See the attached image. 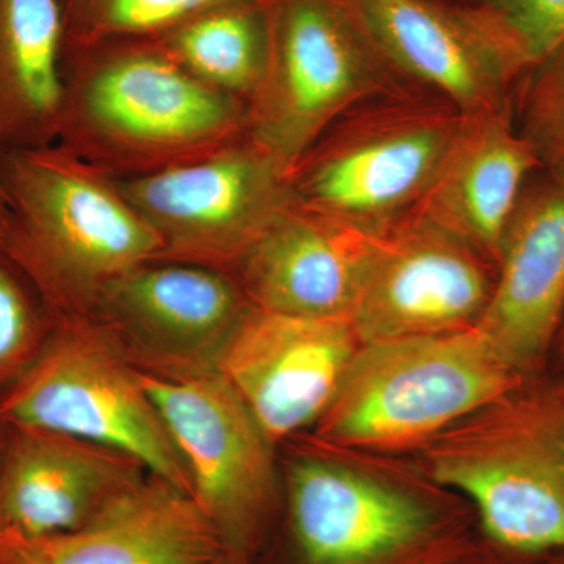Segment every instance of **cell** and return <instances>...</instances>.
Here are the masks:
<instances>
[{"instance_id": "obj_1", "label": "cell", "mask_w": 564, "mask_h": 564, "mask_svg": "<svg viewBox=\"0 0 564 564\" xmlns=\"http://www.w3.org/2000/svg\"><path fill=\"white\" fill-rule=\"evenodd\" d=\"M281 543L273 564H459L469 554L459 497L388 456L310 434L282 444Z\"/></svg>"}, {"instance_id": "obj_2", "label": "cell", "mask_w": 564, "mask_h": 564, "mask_svg": "<svg viewBox=\"0 0 564 564\" xmlns=\"http://www.w3.org/2000/svg\"><path fill=\"white\" fill-rule=\"evenodd\" d=\"M247 104L207 87L155 40L66 50L58 147L115 177L147 176L247 135Z\"/></svg>"}, {"instance_id": "obj_3", "label": "cell", "mask_w": 564, "mask_h": 564, "mask_svg": "<svg viewBox=\"0 0 564 564\" xmlns=\"http://www.w3.org/2000/svg\"><path fill=\"white\" fill-rule=\"evenodd\" d=\"M0 251L54 318L87 317L109 282L162 258V242L115 177L57 143L6 148Z\"/></svg>"}, {"instance_id": "obj_4", "label": "cell", "mask_w": 564, "mask_h": 564, "mask_svg": "<svg viewBox=\"0 0 564 564\" xmlns=\"http://www.w3.org/2000/svg\"><path fill=\"white\" fill-rule=\"evenodd\" d=\"M422 473L508 554H564V395L527 378L421 448Z\"/></svg>"}, {"instance_id": "obj_5", "label": "cell", "mask_w": 564, "mask_h": 564, "mask_svg": "<svg viewBox=\"0 0 564 564\" xmlns=\"http://www.w3.org/2000/svg\"><path fill=\"white\" fill-rule=\"evenodd\" d=\"M524 380L505 366L477 326L364 343L310 436L361 454L421 451Z\"/></svg>"}, {"instance_id": "obj_6", "label": "cell", "mask_w": 564, "mask_h": 564, "mask_svg": "<svg viewBox=\"0 0 564 564\" xmlns=\"http://www.w3.org/2000/svg\"><path fill=\"white\" fill-rule=\"evenodd\" d=\"M269 62L247 135L288 176L304 151L362 104L408 95L351 0H265Z\"/></svg>"}, {"instance_id": "obj_7", "label": "cell", "mask_w": 564, "mask_h": 564, "mask_svg": "<svg viewBox=\"0 0 564 564\" xmlns=\"http://www.w3.org/2000/svg\"><path fill=\"white\" fill-rule=\"evenodd\" d=\"M441 99L388 96L348 111L288 174L293 199L372 236L417 209L462 131Z\"/></svg>"}, {"instance_id": "obj_8", "label": "cell", "mask_w": 564, "mask_h": 564, "mask_svg": "<svg viewBox=\"0 0 564 564\" xmlns=\"http://www.w3.org/2000/svg\"><path fill=\"white\" fill-rule=\"evenodd\" d=\"M0 419L115 448L193 496L184 458L140 373L88 317L54 318L36 358L0 395Z\"/></svg>"}, {"instance_id": "obj_9", "label": "cell", "mask_w": 564, "mask_h": 564, "mask_svg": "<svg viewBox=\"0 0 564 564\" xmlns=\"http://www.w3.org/2000/svg\"><path fill=\"white\" fill-rule=\"evenodd\" d=\"M140 378L180 448L196 502L228 551L258 563L281 518L276 445L221 373Z\"/></svg>"}, {"instance_id": "obj_10", "label": "cell", "mask_w": 564, "mask_h": 564, "mask_svg": "<svg viewBox=\"0 0 564 564\" xmlns=\"http://www.w3.org/2000/svg\"><path fill=\"white\" fill-rule=\"evenodd\" d=\"M115 181L161 239V259L229 273L295 202L288 176L248 135L173 169Z\"/></svg>"}, {"instance_id": "obj_11", "label": "cell", "mask_w": 564, "mask_h": 564, "mask_svg": "<svg viewBox=\"0 0 564 564\" xmlns=\"http://www.w3.org/2000/svg\"><path fill=\"white\" fill-rule=\"evenodd\" d=\"M252 310L232 273L154 259L109 282L87 317L137 372L181 380L220 373Z\"/></svg>"}, {"instance_id": "obj_12", "label": "cell", "mask_w": 564, "mask_h": 564, "mask_svg": "<svg viewBox=\"0 0 564 564\" xmlns=\"http://www.w3.org/2000/svg\"><path fill=\"white\" fill-rule=\"evenodd\" d=\"M393 73L464 117L514 109L532 68L513 33L485 7L454 0H351Z\"/></svg>"}, {"instance_id": "obj_13", "label": "cell", "mask_w": 564, "mask_h": 564, "mask_svg": "<svg viewBox=\"0 0 564 564\" xmlns=\"http://www.w3.org/2000/svg\"><path fill=\"white\" fill-rule=\"evenodd\" d=\"M496 265L414 210L375 237L350 321L361 343L466 332L478 325Z\"/></svg>"}, {"instance_id": "obj_14", "label": "cell", "mask_w": 564, "mask_h": 564, "mask_svg": "<svg viewBox=\"0 0 564 564\" xmlns=\"http://www.w3.org/2000/svg\"><path fill=\"white\" fill-rule=\"evenodd\" d=\"M350 317L252 310L220 373L276 447L313 432L361 347Z\"/></svg>"}, {"instance_id": "obj_15", "label": "cell", "mask_w": 564, "mask_h": 564, "mask_svg": "<svg viewBox=\"0 0 564 564\" xmlns=\"http://www.w3.org/2000/svg\"><path fill=\"white\" fill-rule=\"evenodd\" d=\"M6 423L0 527L32 540L77 532L150 474L139 459L106 445Z\"/></svg>"}, {"instance_id": "obj_16", "label": "cell", "mask_w": 564, "mask_h": 564, "mask_svg": "<svg viewBox=\"0 0 564 564\" xmlns=\"http://www.w3.org/2000/svg\"><path fill=\"white\" fill-rule=\"evenodd\" d=\"M564 321V185L522 193L503 236L491 299L477 329L519 377L543 375Z\"/></svg>"}, {"instance_id": "obj_17", "label": "cell", "mask_w": 564, "mask_h": 564, "mask_svg": "<svg viewBox=\"0 0 564 564\" xmlns=\"http://www.w3.org/2000/svg\"><path fill=\"white\" fill-rule=\"evenodd\" d=\"M375 237L293 202L232 274L256 310L350 317Z\"/></svg>"}, {"instance_id": "obj_18", "label": "cell", "mask_w": 564, "mask_h": 564, "mask_svg": "<svg viewBox=\"0 0 564 564\" xmlns=\"http://www.w3.org/2000/svg\"><path fill=\"white\" fill-rule=\"evenodd\" d=\"M534 170L540 165L514 126V109L466 117L415 210L473 245L497 269L505 232Z\"/></svg>"}, {"instance_id": "obj_19", "label": "cell", "mask_w": 564, "mask_h": 564, "mask_svg": "<svg viewBox=\"0 0 564 564\" xmlns=\"http://www.w3.org/2000/svg\"><path fill=\"white\" fill-rule=\"evenodd\" d=\"M40 541L47 564H212L228 551L195 497L151 473L90 524Z\"/></svg>"}, {"instance_id": "obj_20", "label": "cell", "mask_w": 564, "mask_h": 564, "mask_svg": "<svg viewBox=\"0 0 564 564\" xmlns=\"http://www.w3.org/2000/svg\"><path fill=\"white\" fill-rule=\"evenodd\" d=\"M66 32L61 0H0V141H57Z\"/></svg>"}, {"instance_id": "obj_21", "label": "cell", "mask_w": 564, "mask_h": 564, "mask_svg": "<svg viewBox=\"0 0 564 564\" xmlns=\"http://www.w3.org/2000/svg\"><path fill=\"white\" fill-rule=\"evenodd\" d=\"M154 40L193 77L248 106L269 62L265 0L210 7Z\"/></svg>"}, {"instance_id": "obj_22", "label": "cell", "mask_w": 564, "mask_h": 564, "mask_svg": "<svg viewBox=\"0 0 564 564\" xmlns=\"http://www.w3.org/2000/svg\"><path fill=\"white\" fill-rule=\"evenodd\" d=\"M66 50L154 40L199 11L236 0H61Z\"/></svg>"}, {"instance_id": "obj_23", "label": "cell", "mask_w": 564, "mask_h": 564, "mask_svg": "<svg viewBox=\"0 0 564 564\" xmlns=\"http://www.w3.org/2000/svg\"><path fill=\"white\" fill-rule=\"evenodd\" d=\"M518 99V128L540 170L564 185V40L525 74Z\"/></svg>"}, {"instance_id": "obj_24", "label": "cell", "mask_w": 564, "mask_h": 564, "mask_svg": "<svg viewBox=\"0 0 564 564\" xmlns=\"http://www.w3.org/2000/svg\"><path fill=\"white\" fill-rule=\"evenodd\" d=\"M52 322L31 282L0 251V395L36 358Z\"/></svg>"}, {"instance_id": "obj_25", "label": "cell", "mask_w": 564, "mask_h": 564, "mask_svg": "<svg viewBox=\"0 0 564 564\" xmlns=\"http://www.w3.org/2000/svg\"><path fill=\"white\" fill-rule=\"evenodd\" d=\"M492 11L532 66L564 40V0H470Z\"/></svg>"}, {"instance_id": "obj_26", "label": "cell", "mask_w": 564, "mask_h": 564, "mask_svg": "<svg viewBox=\"0 0 564 564\" xmlns=\"http://www.w3.org/2000/svg\"><path fill=\"white\" fill-rule=\"evenodd\" d=\"M0 564H47L40 540L0 527Z\"/></svg>"}, {"instance_id": "obj_27", "label": "cell", "mask_w": 564, "mask_h": 564, "mask_svg": "<svg viewBox=\"0 0 564 564\" xmlns=\"http://www.w3.org/2000/svg\"><path fill=\"white\" fill-rule=\"evenodd\" d=\"M547 366L551 367L549 380L560 386V388H564V321L560 326L558 334H556L554 345H552Z\"/></svg>"}, {"instance_id": "obj_28", "label": "cell", "mask_w": 564, "mask_h": 564, "mask_svg": "<svg viewBox=\"0 0 564 564\" xmlns=\"http://www.w3.org/2000/svg\"><path fill=\"white\" fill-rule=\"evenodd\" d=\"M3 151H6V147H3L2 141H0V243H2L3 229H6V218H7L6 191H3V177H2Z\"/></svg>"}, {"instance_id": "obj_29", "label": "cell", "mask_w": 564, "mask_h": 564, "mask_svg": "<svg viewBox=\"0 0 564 564\" xmlns=\"http://www.w3.org/2000/svg\"><path fill=\"white\" fill-rule=\"evenodd\" d=\"M212 564H258L254 560L247 558V556L234 554L231 551H225Z\"/></svg>"}, {"instance_id": "obj_30", "label": "cell", "mask_w": 564, "mask_h": 564, "mask_svg": "<svg viewBox=\"0 0 564 564\" xmlns=\"http://www.w3.org/2000/svg\"><path fill=\"white\" fill-rule=\"evenodd\" d=\"M7 423L0 419V458H2L3 443H6Z\"/></svg>"}, {"instance_id": "obj_31", "label": "cell", "mask_w": 564, "mask_h": 564, "mask_svg": "<svg viewBox=\"0 0 564 564\" xmlns=\"http://www.w3.org/2000/svg\"><path fill=\"white\" fill-rule=\"evenodd\" d=\"M541 564H564V554H556Z\"/></svg>"}, {"instance_id": "obj_32", "label": "cell", "mask_w": 564, "mask_h": 564, "mask_svg": "<svg viewBox=\"0 0 564 564\" xmlns=\"http://www.w3.org/2000/svg\"><path fill=\"white\" fill-rule=\"evenodd\" d=\"M555 384V383H554ZM556 386V384H555ZM556 388L560 389V391H562L563 395H564V388H560V386H556Z\"/></svg>"}]
</instances>
